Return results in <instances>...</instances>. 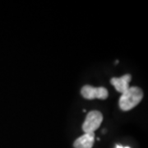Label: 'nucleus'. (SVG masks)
I'll use <instances>...</instances> for the list:
<instances>
[{"label":"nucleus","instance_id":"obj_4","mask_svg":"<svg viewBox=\"0 0 148 148\" xmlns=\"http://www.w3.org/2000/svg\"><path fill=\"white\" fill-rule=\"evenodd\" d=\"M132 79L131 75L126 74L122 76L121 77H113L111 78L110 82L113 85L117 91L120 92V93H124L126 90L130 87L129 86V82Z\"/></svg>","mask_w":148,"mask_h":148},{"label":"nucleus","instance_id":"obj_2","mask_svg":"<svg viewBox=\"0 0 148 148\" xmlns=\"http://www.w3.org/2000/svg\"><path fill=\"white\" fill-rule=\"evenodd\" d=\"M103 121V114L100 111L91 110L90 111L86 117L84 123L82 124V130L85 133L87 132H94L101 126Z\"/></svg>","mask_w":148,"mask_h":148},{"label":"nucleus","instance_id":"obj_3","mask_svg":"<svg viewBox=\"0 0 148 148\" xmlns=\"http://www.w3.org/2000/svg\"><path fill=\"white\" fill-rule=\"evenodd\" d=\"M81 94L87 100H94V99H100V100H106L108 98L109 92L105 87H94L90 85L84 86L82 90Z\"/></svg>","mask_w":148,"mask_h":148},{"label":"nucleus","instance_id":"obj_5","mask_svg":"<svg viewBox=\"0 0 148 148\" xmlns=\"http://www.w3.org/2000/svg\"><path fill=\"white\" fill-rule=\"evenodd\" d=\"M95 142V133L87 132L81 136L73 143L74 148H92Z\"/></svg>","mask_w":148,"mask_h":148},{"label":"nucleus","instance_id":"obj_6","mask_svg":"<svg viewBox=\"0 0 148 148\" xmlns=\"http://www.w3.org/2000/svg\"><path fill=\"white\" fill-rule=\"evenodd\" d=\"M115 148H130V147H122V146H120V145H117L116 147Z\"/></svg>","mask_w":148,"mask_h":148},{"label":"nucleus","instance_id":"obj_1","mask_svg":"<svg viewBox=\"0 0 148 148\" xmlns=\"http://www.w3.org/2000/svg\"><path fill=\"white\" fill-rule=\"evenodd\" d=\"M143 98V91L138 86L129 87L119 98V105L122 110H131L138 106Z\"/></svg>","mask_w":148,"mask_h":148}]
</instances>
